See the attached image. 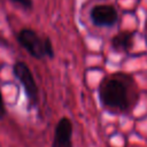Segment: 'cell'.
Wrapping results in <instances>:
<instances>
[{
	"label": "cell",
	"instance_id": "obj_1",
	"mask_svg": "<svg viewBox=\"0 0 147 147\" xmlns=\"http://www.w3.org/2000/svg\"><path fill=\"white\" fill-rule=\"evenodd\" d=\"M98 96L101 106L113 113H127L132 106L131 86L124 75L105 77L98 86Z\"/></svg>",
	"mask_w": 147,
	"mask_h": 147
},
{
	"label": "cell",
	"instance_id": "obj_2",
	"mask_svg": "<svg viewBox=\"0 0 147 147\" xmlns=\"http://www.w3.org/2000/svg\"><path fill=\"white\" fill-rule=\"evenodd\" d=\"M18 45L36 60H44L45 57L54 59L55 51L53 42L48 36H40L31 28H22L16 36Z\"/></svg>",
	"mask_w": 147,
	"mask_h": 147
},
{
	"label": "cell",
	"instance_id": "obj_3",
	"mask_svg": "<svg viewBox=\"0 0 147 147\" xmlns=\"http://www.w3.org/2000/svg\"><path fill=\"white\" fill-rule=\"evenodd\" d=\"M13 75L23 88L29 108L37 107L39 102V88L30 67L25 62L17 60L13 64Z\"/></svg>",
	"mask_w": 147,
	"mask_h": 147
},
{
	"label": "cell",
	"instance_id": "obj_4",
	"mask_svg": "<svg viewBox=\"0 0 147 147\" xmlns=\"http://www.w3.org/2000/svg\"><path fill=\"white\" fill-rule=\"evenodd\" d=\"M88 17L94 26L108 29L117 24L119 15L115 6L110 3H99L91 8Z\"/></svg>",
	"mask_w": 147,
	"mask_h": 147
},
{
	"label": "cell",
	"instance_id": "obj_5",
	"mask_svg": "<svg viewBox=\"0 0 147 147\" xmlns=\"http://www.w3.org/2000/svg\"><path fill=\"white\" fill-rule=\"evenodd\" d=\"M72 134L74 124L71 119L67 116H62L54 127L52 147H74Z\"/></svg>",
	"mask_w": 147,
	"mask_h": 147
},
{
	"label": "cell",
	"instance_id": "obj_6",
	"mask_svg": "<svg viewBox=\"0 0 147 147\" xmlns=\"http://www.w3.org/2000/svg\"><path fill=\"white\" fill-rule=\"evenodd\" d=\"M136 36L137 32L134 30H122L117 32L110 38V49L115 53L129 54L134 47Z\"/></svg>",
	"mask_w": 147,
	"mask_h": 147
},
{
	"label": "cell",
	"instance_id": "obj_7",
	"mask_svg": "<svg viewBox=\"0 0 147 147\" xmlns=\"http://www.w3.org/2000/svg\"><path fill=\"white\" fill-rule=\"evenodd\" d=\"M9 1H10L13 5L20 7V8L23 9V10L30 11V10H32V8H33V0H9Z\"/></svg>",
	"mask_w": 147,
	"mask_h": 147
},
{
	"label": "cell",
	"instance_id": "obj_8",
	"mask_svg": "<svg viewBox=\"0 0 147 147\" xmlns=\"http://www.w3.org/2000/svg\"><path fill=\"white\" fill-rule=\"evenodd\" d=\"M6 114H7L6 105H5V100H3V96H2V92H1V88H0V119L5 118Z\"/></svg>",
	"mask_w": 147,
	"mask_h": 147
}]
</instances>
